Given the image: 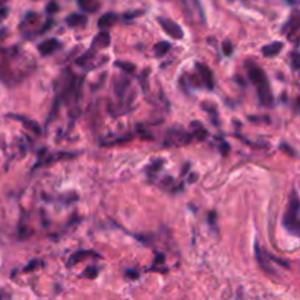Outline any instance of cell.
<instances>
[{
  "mask_svg": "<svg viewBox=\"0 0 300 300\" xmlns=\"http://www.w3.org/2000/svg\"><path fill=\"white\" fill-rule=\"evenodd\" d=\"M248 73L250 81L256 85L258 88V95H259V101L262 105H268L271 107L272 103H274V97L271 94V88H269V82L267 79V75L264 73V71L256 66L255 63H248Z\"/></svg>",
  "mask_w": 300,
  "mask_h": 300,
  "instance_id": "obj_1",
  "label": "cell"
},
{
  "mask_svg": "<svg viewBox=\"0 0 300 300\" xmlns=\"http://www.w3.org/2000/svg\"><path fill=\"white\" fill-rule=\"evenodd\" d=\"M299 208L297 194L293 192L290 198L289 207H287V212L284 216V227L287 228L291 234H299Z\"/></svg>",
  "mask_w": 300,
  "mask_h": 300,
  "instance_id": "obj_2",
  "label": "cell"
},
{
  "mask_svg": "<svg viewBox=\"0 0 300 300\" xmlns=\"http://www.w3.org/2000/svg\"><path fill=\"white\" fill-rule=\"evenodd\" d=\"M183 11L189 21L192 24H204L205 22V13L201 6L199 0H182Z\"/></svg>",
  "mask_w": 300,
  "mask_h": 300,
  "instance_id": "obj_3",
  "label": "cell"
},
{
  "mask_svg": "<svg viewBox=\"0 0 300 300\" xmlns=\"http://www.w3.org/2000/svg\"><path fill=\"white\" fill-rule=\"evenodd\" d=\"M192 141V135H189L186 131L182 129H172L168 131L164 139L166 146H180V145H186Z\"/></svg>",
  "mask_w": 300,
  "mask_h": 300,
  "instance_id": "obj_4",
  "label": "cell"
},
{
  "mask_svg": "<svg viewBox=\"0 0 300 300\" xmlns=\"http://www.w3.org/2000/svg\"><path fill=\"white\" fill-rule=\"evenodd\" d=\"M157 21H158L160 27L164 30V32H166L167 35H170L172 38H175V40H182V38H183L185 32H183V30H182L175 21H172V19H168V18H164V16H160Z\"/></svg>",
  "mask_w": 300,
  "mask_h": 300,
  "instance_id": "obj_5",
  "label": "cell"
},
{
  "mask_svg": "<svg viewBox=\"0 0 300 300\" xmlns=\"http://www.w3.org/2000/svg\"><path fill=\"white\" fill-rule=\"evenodd\" d=\"M62 47V44L59 40H56V38H49V40H46V41H42L40 46H38V52L42 56H50L53 53L56 52V50H59Z\"/></svg>",
  "mask_w": 300,
  "mask_h": 300,
  "instance_id": "obj_6",
  "label": "cell"
},
{
  "mask_svg": "<svg viewBox=\"0 0 300 300\" xmlns=\"http://www.w3.org/2000/svg\"><path fill=\"white\" fill-rule=\"evenodd\" d=\"M197 68L201 78H202V82L205 83L209 90H212L214 88V75L211 72V69L205 65H202V63H197Z\"/></svg>",
  "mask_w": 300,
  "mask_h": 300,
  "instance_id": "obj_7",
  "label": "cell"
},
{
  "mask_svg": "<svg viewBox=\"0 0 300 300\" xmlns=\"http://www.w3.org/2000/svg\"><path fill=\"white\" fill-rule=\"evenodd\" d=\"M87 16H83L81 13H72L71 16H68L66 24L72 28H79V27H85L87 25Z\"/></svg>",
  "mask_w": 300,
  "mask_h": 300,
  "instance_id": "obj_8",
  "label": "cell"
},
{
  "mask_svg": "<svg viewBox=\"0 0 300 300\" xmlns=\"http://www.w3.org/2000/svg\"><path fill=\"white\" fill-rule=\"evenodd\" d=\"M283 47H284L283 42H272V44L265 46V47L262 49V54H264L265 57H274V56H277V54L283 50Z\"/></svg>",
  "mask_w": 300,
  "mask_h": 300,
  "instance_id": "obj_9",
  "label": "cell"
},
{
  "mask_svg": "<svg viewBox=\"0 0 300 300\" xmlns=\"http://www.w3.org/2000/svg\"><path fill=\"white\" fill-rule=\"evenodd\" d=\"M110 44V34L109 32H100L95 38H94L93 42V49H104V47H107Z\"/></svg>",
  "mask_w": 300,
  "mask_h": 300,
  "instance_id": "obj_10",
  "label": "cell"
},
{
  "mask_svg": "<svg viewBox=\"0 0 300 300\" xmlns=\"http://www.w3.org/2000/svg\"><path fill=\"white\" fill-rule=\"evenodd\" d=\"M116 19H117V16H116L114 13H105V15H103V16L100 18V21H98L100 30H107V28H110L114 22H116Z\"/></svg>",
  "mask_w": 300,
  "mask_h": 300,
  "instance_id": "obj_11",
  "label": "cell"
},
{
  "mask_svg": "<svg viewBox=\"0 0 300 300\" xmlns=\"http://www.w3.org/2000/svg\"><path fill=\"white\" fill-rule=\"evenodd\" d=\"M78 5L85 12H97L100 8L97 0H78Z\"/></svg>",
  "mask_w": 300,
  "mask_h": 300,
  "instance_id": "obj_12",
  "label": "cell"
},
{
  "mask_svg": "<svg viewBox=\"0 0 300 300\" xmlns=\"http://www.w3.org/2000/svg\"><path fill=\"white\" fill-rule=\"evenodd\" d=\"M170 47H172V46H170V42H166V41L158 42V44L154 46V53H156L157 57H163V56L170 50Z\"/></svg>",
  "mask_w": 300,
  "mask_h": 300,
  "instance_id": "obj_13",
  "label": "cell"
},
{
  "mask_svg": "<svg viewBox=\"0 0 300 300\" xmlns=\"http://www.w3.org/2000/svg\"><path fill=\"white\" fill-rule=\"evenodd\" d=\"M11 117H15V119H18V120H21L22 123L25 124V126H28V129L34 131L35 134H41V131H40L38 124L35 123V122H32V120H27V119H24V117H21V116H11Z\"/></svg>",
  "mask_w": 300,
  "mask_h": 300,
  "instance_id": "obj_14",
  "label": "cell"
},
{
  "mask_svg": "<svg viewBox=\"0 0 300 300\" xmlns=\"http://www.w3.org/2000/svg\"><path fill=\"white\" fill-rule=\"evenodd\" d=\"M223 52H224L226 56H230V54L233 53V44L228 41V40H226V41L223 42Z\"/></svg>",
  "mask_w": 300,
  "mask_h": 300,
  "instance_id": "obj_15",
  "label": "cell"
},
{
  "mask_svg": "<svg viewBox=\"0 0 300 300\" xmlns=\"http://www.w3.org/2000/svg\"><path fill=\"white\" fill-rule=\"evenodd\" d=\"M97 274H98V269L95 268V267H91V268L85 269V272H83V277H90V278H94V277H97Z\"/></svg>",
  "mask_w": 300,
  "mask_h": 300,
  "instance_id": "obj_16",
  "label": "cell"
},
{
  "mask_svg": "<svg viewBox=\"0 0 300 300\" xmlns=\"http://www.w3.org/2000/svg\"><path fill=\"white\" fill-rule=\"evenodd\" d=\"M117 66H120V68H123V69L126 68V72H129V73H134L135 72V66H134V65L119 62V63H117Z\"/></svg>",
  "mask_w": 300,
  "mask_h": 300,
  "instance_id": "obj_17",
  "label": "cell"
},
{
  "mask_svg": "<svg viewBox=\"0 0 300 300\" xmlns=\"http://www.w3.org/2000/svg\"><path fill=\"white\" fill-rule=\"evenodd\" d=\"M57 9H59L57 3H56V2H50L46 11H47V13H53V12H57Z\"/></svg>",
  "mask_w": 300,
  "mask_h": 300,
  "instance_id": "obj_18",
  "label": "cell"
},
{
  "mask_svg": "<svg viewBox=\"0 0 300 300\" xmlns=\"http://www.w3.org/2000/svg\"><path fill=\"white\" fill-rule=\"evenodd\" d=\"M293 69L294 71L299 69V56H297V52H293Z\"/></svg>",
  "mask_w": 300,
  "mask_h": 300,
  "instance_id": "obj_19",
  "label": "cell"
},
{
  "mask_svg": "<svg viewBox=\"0 0 300 300\" xmlns=\"http://www.w3.org/2000/svg\"><path fill=\"white\" fill-rule=\"evenodd\" d=\"M8 13H9V9H8V8H0V22L8 16Z\"/></svg>",
  "mask_w": 300,
  "mask_h": 300,
  "instance_id": "obj_20",
  "label": "cell"
},
{
  "mask_svg": "<svg viewBox=\"0 0 300 300\" xmlns=\"http://www.w3.org/2000/svg\"><path fill=\"white\" fill-rule=\"evenodd\" d=\"M139 13H142V12H132V13H126V15H124V18H126V19H129V18H135V16H138Z\"/></svg>",
  "mask_w": 300,
  "mask_h": 300,
  "instance_id": "obj_21",
  "label": "cell"
},
{
  "mask_svg": "<svg viewBox=\"0 0 300 300\" xmlns=\"http://www.w3.org/2000/svg\"><path fill=\"white\" fill-rule=\"evenodd\" d=\"M269 258L274 259V261H277V259H275V256H272V255H269ZM278 262H281V261H278ZM281 264H283L284 267H289V264H284V262H281Z\"/></svg>",
  "mask_w": 300,
  "mask_h": 300,
  "instance_id": "obj_22",
  "label": "cell"
},
{
  "mask_svg": "<svg viewBox=\"0 0 300 300\" xmlns=\"http://www.w3.org/2000/svg\"><path fill=\"white\" fill-rule=\"evenodd\" d=\"M287 2H289V3H296L294 0H287Z\"/></svg>",
  "mask_w": 300,
  "mask_h": 300,
  "instance_id": "obj_23",
  "label": "cell"
}]
</instances>
